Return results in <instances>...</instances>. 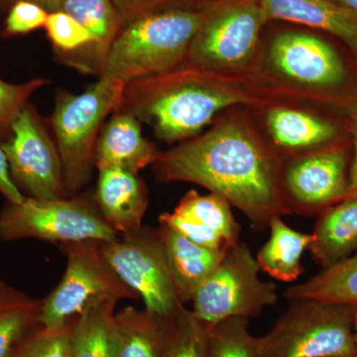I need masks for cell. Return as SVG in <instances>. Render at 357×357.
I'll use <instances>...</instances> for the list:
<instances>
[{
  "instance_id": "obj_1",
  "label": "cell",
  "mask_w": 357,
  "mask_h": 357,
  "mask_svg": "<svg viewBox=\"0 0 357 357\" xmlns=\"http://www.w3.org/2000/svg\"><path fill=\"white\" fill-rule=\"evenodd\" d=\"M163 182L197 184L227 199L257 231L291 215L283 185V158L246 114L232 112L211 130L165 152L153 163Z\"/></svg>"
},
{
  "instance_id": "obj_2",
  "label": "cell",
  "mask_w": 357,
  "mask_h": 357,
  "mask_svg": "<svg viewBox=\"0 0 357 357\" xmlns=\"http://www.w3.org/2000/svg\"><path fill=\"white\" fill-rule=\"evenodd\" d=\"M276 84L263 70L210 69L187 61L175 69L124 86L114 112H128L166 142L195 137L222 110L266 109Z\"/></svg>"
},
{
  "instance_id": "obj_3",
  "label": "cell",
  "mask_w": 357,
  "mask_h": 357,
  "mask_svg": "<svg viewBox=\"0 0 357 357\" xmlns=\"http://www.w3.org/2000/svg\"><path fill=\"white\" fill-rule=\"evenodd\" d=\"M211 0L141 13L121 26L103 63L100 77L121 86L175 69L189 57Z\"/></svg>"
},
{
  "instance_id": "obj_4",
  "label": "cell",
  "mask_w": 357,
  "mask_h": 357,
  "mask_svg": "<svg viewBox=\"0 0 357 357\" xmlns=\"http://www.w3.org/2000/svg\"><path fill=\"white\" fill-rule=\"evenodd\" d=\"M259 357H356L352 306L289 300L273 328L258 338Z\"/></svg>"
},
{
  "instance_id": "obj_5",
  "label": "cell",
  "mask_w": 357,
  "mask_h": 357,
  "mask_svg": "<svg viewBox=\"0 0 357 357\" xmlns=\"http://www.w3.org/2000/svg\"><path fill=\"white\" fill-rule=\"evenodd\" d=\"M123 89L100 77L81 95L59 93L51 122L68 194H75L89 182L103 121L119 105Z\"/></svg>"
},
{
  "instance_id": "obj_6",
  "label": "cell",
  "mask_w": 357,
  "mask_h": 357,
  "mask_svg": "<svg viewBox=\"0 0 357 357\" xmlns=\"http://www.w3.org/2000/svg\"><path fill=\"white\" fill-rule=\"evenodd\" d=\"M265 23L259 0H211L188 61L210 69L262 70L260 33Z\"/></svg>"
},
{
  "instance_id": "obj_7",
  "label": "cell",
  "mask_w": 357,
  "mask_h": 357,
  "mask_svg": "<svg viewBox=\"0 0 357 357\" xmlns=\"http://www.w3.org/2000/svg\"><path fill=\"white\" fill-rule=\"evenodd\" d=\"M119 234L105 222L96 204L84 198H26L7 202L0 211V239L36 238L52 243L109 241Z\"/></svg>"
},
{
  "instance_id": "obj_8",
  "label": "cell",
  "mask_w": 357,
  "mask_h": 357,
  "mask_svg": "<svg viewBox=\"0 0 357 357\" xmlns=\"http://www.w3.org/2000/svg\"><path fill=\"white\" fill-rule=\"evenodd\" d=\"M259 271L248 244L238 243L227 249L217 269L195 294V316L208 328L234 317L259 316L278 300L276 286L262 281Z\"/></svg>"
},
{
  "instance_id": "obj_9",
  "label": "cell",
  "mask_w": 357,
  "mask_h": 357,
  "mask_svg": "<svg viewBox=\"0 0 357 357\" xmlns=\"http://www.w3.org/2000/svg\"><path fill=\"white\" fill-rule=\"evenodd\" d=\"M100 243L86 241L63 244L67 268L57 287L42 301L40 326L46 330H59L95 300L139 298L105 261Z\"/></svg>"
},
{
  "instance_id": "obj_10",
  "label": "cell",
  "mask_w": 357,
  "mask_h": 357,
  "mask_svg": "<svg viewBox=\"0 0 357 357\" xmlns=\"http://www.w3.org/2000/svg\"><path fill=\"white\" fill-rule=\"evenodd\" d=\"M100 255L112 271L143 300L145 310L168 319L184 305L174 288L158 229H140L100 241Z\"/></svg>"
},
{
  "instance_id": "obj_11",
  "label": "cell",
  "mask_w": 357,
  "mask_h": 357,
  "mask_svg": "<svg viewBox=\"0 0 357 357\" xmlns=\"http://www.w3.org/2000/svg\"><path fill=\"white\" fill-rule=\"evenodd\" d=\"M2 146L11 178L20 191L23 190L30 198H67L57 144L29 102L20 110Z\"/></svg>"
},
{
  "instance_id": "obj_12",
  "label": "cell",
  "mask_w": 357,
  "mask_h": 357,
  "mask_svg": "<svg viewBox=\"0 0 357 357\" xmlns=\"http://www.w3.org/2000/svg\"><path fill=\"white\" fill-rule=\"evenodd\" d=\"M349 170V149L344 144L284 159L282 185L291 213L314 215L342 201Z\"/></svg>"
},
{
  "instance_id": "obj_13",
  "label": "cell",
  "mask_w": 357,
  "mask_h": 357,
  "mask_svg": "<svg viewBox=\"0 0 357 357\" xmlns=\"http://www.w3.org/2000/svg\"><path fill=\"white\" fill-rule=\"evenodd\" d=\"M269 59L279 77L303 89L331 88L342 83L347 76L337 52L328 42L307 33L277 35L270 45Z\"/></svg>"
},
{
  "instance_id": "obj_14",
  "label": "cell",
  "mask_w": 357,
  "mask_h": 357,
  "mask_svg": "<svg viewBox=\"0 0 357 357\" xmlns=\"http://www.w3.org/2000/svg\"><path fill=\"white\" fill-rule=\"evenodd\" d=\"M265 110L270 137L283 160L335 144L338 128L332 121L296 105H275Z\"/></svg>"
},
{
  "instance_id": "obj_15",
  "label": "cell",
  "mask_w": 357,
  "mask_h": 357,
  "mask_svg": "<svg viewBox=\"0 0 357 357\" xmlns=\"http://www.w3.org/2000/svg\"><path fill=\"white\" fill-rule=\"evenodd\" d=\"M160 152L142 135L140 121L128 112H114L100 131L95 164L98 171L116 168L138 174L153 165Z\"/></svg>"
},
{
  "instance_id": "obj_16",
  "label": "cell",
  "mask_w": 357,
  "mask_h": 357,
  "mask_svg": "<svg viewBox=\"0 0 357 357\" xmlns=\"http://www.w3.org/2000/svg\"><path fill=\"white\" fill-rule=\"evenodd\" d=\"M98 172L96 204L105 222L119 234L143 227L149 199L146 185L138 174L116 168Z\"/></svg>"
},
{
  "instance_id": "obj_17",
  "label": "cell",
  "mask_w": 357,
  "mask_h": 357,
  "mask_svg": "<svg viewBox=\"0 0 357 357\" xmlns=\"http://www.w3.org/2000/svg\"><path fill=\"white\" fill-rule=\"evenodd\" d=\"M158 231L174 288L185 306L192 302L202 284L217 269L225 251L195 244L164 223H160Z\"/></svg>"
},
{
  "instance_id": "obj_18",
  "label": "cell",
  "mask_w": 357,
  "mask_h": 357,
  "mask_svg": "<svg viewBox=\"0 0 357 357\" xmlns=\"http://www.w3.org/2000/svg\"><path fill=\"white\" fill-rule=\"evenodd\" d=\"M268 21L283 20L323 30L357 53V18L330 0H259Z\"/></svg>"
},
{
  "instance_id": "obj_19",
  "label": "cell",
  "mask_w": 357,
  "mask_h": 357,
  "mask_svg": "<svg viewBox=\"0 0 357 357\" xmlns=\"http://www.w3.org/2000/svg\"><path fill=\"white\" fill-rule=\"evenodd\" d=\"M307 250L323 268L357 252V198L345 199L319 213Z\"/></svg>"
},
{
  "instance_id": "obj_20",
  "label": "cell",
  "mask_w": 357,
  "mask_h": 357,
  "mask_svg": "<svg viewBox=\"0 0 357 357\" xmlns=\"http://www.w3.org/2000/svg\"><path fill=\"white\" fill-rule=\"evenodd\" d=\"M117 302L114 298L93 301L76 317L70 335V357H117L119 333L114 312Z\"/></svg>"
},
{
  "instance_id": "obj_21",
  "label": "cell",
  "mask_w": 357,
  "mask_h": 357,
  "mask_svg": "<svg viewBox=\"0 0 357 357\" xmlns=\"http://www.w3.org/2000/svg\"><path fill=\"white\" fill-rule=\"evenodd\" d=\"M270 236L256 255L260 270L282 282H294L304 271L302 257L312 241V234L298 231L281 217L269 222Z\"/></svg>"
},
{
  "instance_id": "obj_22",
  "label": "cell",
  "mask_w": 357,
  "mask_h": 357,
  "mask_svg": "<svg viewBox=\"0 0 357 357\" xmlns=\"http://www.w3.org/2000/svg\"><path fill=\"white\" fill-rule=\"evenodd\" d=\"M60 10L69 14L93 37L86 73L100 74L122 20L112 0H62Z\"/></svg>"
},
{
  "instance_id": "obj_23",
  "label": "cell",
  "mask_w": 357,
  "mask_h": 357,
  "mask_svg": "<svg viewBox=\"0 0 357 357\" xmlns=\"http://www.w3.org/2000/svg\"><path fill=\"white\" fill-rule=\"evenodd\" d=\"M41 303L0 279V357H13L39 328Z\"/></svg>"
},
{
  "instance_id": "obj_24",
  "label": "cell",
  "mask_w": 357,
  "mask_h": 357,
  "mask_svg": "<svg viewBox=\"0 0 357 357\" xmlns=\"http://www.w3.org/2000/svg\"><path fill=\"white\" fill-rule=\"evenodd\" d=\"M283 296L288 301L312 299L357 306V252L288 288Z\"/></svg>"
},
{
  "instance_id": "obj_25",
  "label": "cell",
  "mask_w": 357,
  "mask_h": 357,
  "mask_svg": "<svg viewBox=\"0 0 357 357\" xmlns=\"http://www.w3.org/2000/svg\"><path fill=\"white\" fill-rule=\"evenodd\" d=\"M115 319L119 333L117 357H159L166 319L128 306L116 312Z\"/></svg>"
},
{
  "instance_id": "obj_26",
  "label": "cell",
  "mask_w": 357,
  "mask_h": 357,
  "mask_svg": "<svg viewBox=\"0 0 357 357\" xmlns=\"http://www.w3.org/2000/svg\"><path fill=\"white\" fill-rule=\"evenodd\" d=\"M231 206L218 195H202L192 190L183 197L174 211L215 230L232 246L239 243L241 227L232 215Z\"/></svg>"
},
{
  "instance_id": "obj_27",
  "label": "cell",
  "mask_w": 357,
  "mask_h": 357,
  "mask_svg": "<svg viewBox=\"0 0 357 357\" xmlns=\"http://www.w3.org/2000/svg\"><path fill=\"white\" fill-rule=\"evenodd\" d=\"M208 331L192 310L181 307L166 319L159 357H206Z\"/></svg>"
},
{
  "instance_id": "obj_28",
  "label": "cell",
  "mask_w": 357,
  "mask_h": 357,
  "mask_svg": "<svg viewBox=\"0 0 357 357\" xmlns=\"http://www.w3.org/2000/svg\"><path fill=\"white\" fill-rule=\"evenodd\" d=\"M47 35L66 63L86 70L93 37L74 17L62 10L49 13L45 24Z\"/></svg>"
},
{
  "instance_id": "obj_29",
  "label": "cell",
  "mask_w": 357,
  "mask_h": 357,
  "mask_svg": "<svg viewBox=\"0 0 357 357\" xmlns=\"http://www.w3.org/2000/svg\"><path fill=\"white\" fill-rule=\"evenodd\" d=\"M248 319H223L208 331L206 357H259L258 338L249 332Z\"/></svg>"
},
{
  "instance_id": "obj_30",
  "label": "cell",
  "mask_w": 357,
  "mask_h": 357,
  "mask_svg": "<svg viewBox=\"0 0 357 357\" xmlns=\"http://www.w3.org/2000/svg\"><path fill=\"white\" fill-rule=\"evenodd\" d=\"M75 318L59 330L40 326L29 335L13 357H70V335Z\"/></svg>"
},
{
  "instance_id": "obj_31",
  "label": "cell",
  "mask_w": 357,
  "mask_h": 357,
  "mask_svg": "<svg viewBox=\"0 0 357 357\" xmlns=\"http://www.w3.org/2000/svg\"><path fill=\"white\" fill-rule=\"evenodd\" d=\"M49 84L44 79H34L22 84H9L0 79V140L8 139L11 126L20 110L37 89Z\"/></svg>"
},
{
  "instance_id": "obj_32",
  "label": "cell",
  "mask_w": 357,
  "mask_h": 357,
  "mask_svg": "<svg viewBox=\"0 0 357 357\" xmlns=\"http://www.w3.org/2000/svg\"><path fill=\"white\" fill-rule=\"evenodd\" d=\"M159 223H164L172 227L192 243L203 248L218 251H227L231 248V245L215 230L192 218L178 215L175 211L162 213L159 217Z\"/></svg>"
},
{
  "instance_id": "obj_33",
  "label": "cell",
  "mask_w": 357,
  "mask_h": 357,
  "mask_svg": "<svg viewBox=\"0 0 357 357\" xmlns=\"http://www.w3.org/2000/svg\"><path fill=\"white\" fill-rule=\"evenodd\" d=\"M49 13L35 2L20 0L9 9L4 24L6 36L27 34L45 27Z\"/></svg>"
},
{
  "instance_id": "obj_34",
  "label": "cell",
  "mask_w": 357,
  "mask_h": 357,
  "mask_svg": "<svg viewBox=\"0 0 357 357\" xmlns=\"http://www.w3.org/2000/svg\"><path fill=\"white\" fill-rule=\"evenodd\" d=\"M112 1L119 11L122 22L124 23L148 11L171 6H191V4L199 3L202 0H112Z\"/></svg>"
},
{
  "instance_id": "obj_35",
  "label": "cell",
  "mask_w": 357,
  "mask_h": 357,
  "mask_svg": "<svg viewBox=\"0 0 357 357\" xmlns=\"http://www.w3.org/2000/svg\"><path fill=\"white\" fill-rule=\"evenodd\" d=\"M344 109L349 116V129L354 139V158L349 170V184L345 199L357 198V100L345 102Z\"/></svg>"
},
{
  "instance_id": "obj_36",
  "label": "cell",
  "mask_w": 357,
  "mask_h": 357,
  "mask_svg": "<svg viewBox=\"0 0 357 357\" xmlns=\"http://www.w3.org/2000/svg\"><path fill=\"white\" fill-rule=\"evenodd\" d=\"M0 192L6 197L7 202L20 204L25 199L24 195L20 191L9 172L8 162L4 153L2 141L0 140Z\"/></svg>"
},
{
  "instance_id": "obj_37",
  "label": "cell",
  "mask_w": 357,
  "mask_h": 357,
  "mask_svg": "<svg viewBox=\"0 0 357 357\" xmlns=\"http://www.w3.org/2000/svg\"><path fill=\"white\" fill-rule=\"evenodd\" d=\"M3 1L13 2L14 4L15 2L20 1V0H3ZM27 1H32L39 4L40 6L46 9L49 13H51L60 10L61 1L62 0H27Z\"/></svg>"
},
{
  "instance_id": "obj_38",
  "label": "cell",
  "mask_w": 357,
  "mask_h": 357,
  "mask_svg": "<svg viewBox=\"0 0 357 357\" xmlns=\"http://www.w3.org/2000/svg\"><path fill=\"white\" fill-rule=\"evenodd\" d=\"M330 1L349 11L357 18V0H330Z\"/></svg>"
},
{
  "instance_id": "obj_39",
  "label": "cell",
  "mask_w": 357,
  "mask_h": 357,
  "mask_svg": "<svg viewBox=\"0 0 357 357\" xmlns=\"http://www.w3.org/2000/svg\"><path fill=\"white\" fill-rule=\"evenodd\" d=\"M352 321H354V347H356V357H357V306H352Z\"/></svg>"
}]
</instances>
